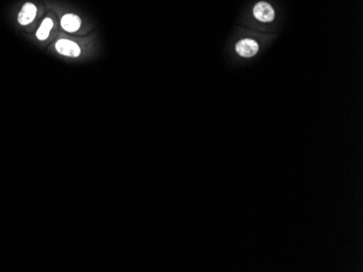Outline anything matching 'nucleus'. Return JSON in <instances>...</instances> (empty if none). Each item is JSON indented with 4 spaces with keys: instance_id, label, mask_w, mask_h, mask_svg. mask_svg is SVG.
<instances>
[{
    "instance_id": "obj_1",
    "label": "nucleus",
    "mask_w": 363,
    "mask_h": 272,
    "mask_svg": "<svg viewBox=\"0 0 363 272\" xmlns=\"http://www.w3.org/2000/svg\"><path fill=\"white\" fill-rule=\"evenodd\" d=\"M259 50V44L253 39H242L236 44V52L243 58L253 57Z\"/></svg>"
},
{
    "instance_id": "obj_2",
    "label": "nucleus",
    "mask_w": 363,
    "mask_h": 272,
    "mask_svg": "<svg viewBox=\"0 0 363 272\" xmlns=\"http://www.w3.org/2000/svg\"><path fill=\"white\" fill-rule=\"evenodd\" d=\"M253 14L261 22H271L274 19V10L267 2H259L253 8Z\"/></svg>"
},
{
    "instance_id": "obj_3",
    "label": "nucleus",
    "mask_w": 363,
    "mask_h": 272,
    "mask_svg": "<svg viewBox=\"0 0 363 272\" xmlns=\"http://www.w3.org/2000/svg\"><path fill=\"white\" fill-rule=\"evenodd\" d=\"M56 49L59 53L68 57H78L81 54V48L78 44L67 39H61L56 43Z\"/></svg>"
},
{
    "instance_id": "obj_4",
    "label": "nucleus",
    "mask_w": 363,
    "mask_h": 272,
    "mask_svg": "<svg viewBox=\"0 0 363 272\" xmlns=\"http://www.w3.org/2000/svg\"><path fill=\"white\" fill-rule=\"evenodd\" d=\"M36 12L37 9L33 3H25L19 14V23L22 24V25H27L36 17Z\"/></svg>"
},
{
    "instance_id": "obj_5",
    "label": "nucleus",
    "mask_w": 363,
    "mask_h": 272,
    "mask_svg": "<svg viewBox=\"0 0 363 272\" xmlns=\"http://www.w3.org/2000/svg\"><path fill=\"white\" fill-rule=\"evenodd\" d=\"M61 26L67 32H76L81 27V19L74 14H67L61 19Z\"/></svg>"
},
{
    "instance_id": "obj_6",
    "label": "nucleus",
    "mask_w": 363,
    "mask_h": 272,
    "mask_svg": "<svg viewBox=\"0 0 363 272\" xmlns=\"http://www.w3.org/2000/svg\"><path fill=\"white\" fill-rule=\"evenodd\" d=\"M53 27V22L51 19H45L41 27L38 28V31L36 33V36L39 39V41H45L47 39L49 36V33H50L51 28Z\"/></svg>"
}]
</instances>
